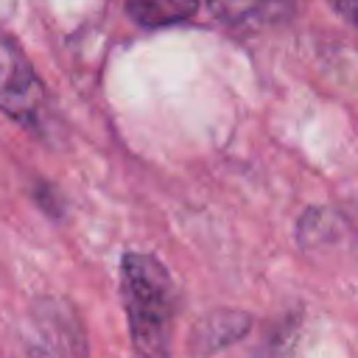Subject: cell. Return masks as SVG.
I'll use <instances>...</instances> for the list:
<instances>
[{"label": "cell", "mask_w": 358, "mask_h": 358, "mask_svg": "<svg viewBox=\"0 0 358 358\" xmlns=\"http://www.w3.org/2000/svg\"><path fill=\"white\" fill-rule=\"evenodd\" d=\"M330 6L350 22L358 28V0H330Z\"/></svg>", "instance_id": "cell-6"}, {"label": "cell", "mask_w": 358, "mask_h": 358, "mask_svg": "<svg viewBox=\"0 0 358 358\" xmlns=\"http://www.w3.org/2000/svg\"><path fill=\"white\" fill-rule=\"evenodd\" d=\"M299 0H207L213 17L232 31L255 34L288 20Z\"/></svg>", "instance_id": "cell-3"}, {"label": "cell", "mask_w": 358, "mask_h": 358, "mask_svg": "<svg viewBox=\"0 0 358 358\" xmlns=\"http://www.w3.org/2000/svg\"><path fill=\"white\" fill-rule=\"evenodd\" d=\"M201 0H129V14L145 28H162L190 20Z\"/></svg>", "instance_id": "cell-5"}, {"label": "cell", "mask_w": 358, "mask_h": 358, "mask_svg": "<svg viewBox=\"0 0 358 358\" xmlns=\"http://www.w3.org/2000/svg\"><path fill=\"white\" fill-rule=\"evenodd\" d=\"M252 327V316L246 310H235V308H218L210 310L207 316H201L193 327H190V355L204 358L213 355L235 341H241Z\"/></svg>", "instance_id": "cell-4"}, {"label": "cell", "mask_w": 358, "mask_h": 358, "mask_svg": "<svg viewBox=\"0 0 358 358\" xmlns=\"http://www.w3.org/2000/svg\"><path fill=\"white\" fill-rule=\"evenodd\" d=\"M120 296L137 355L171 358L176 288L162 260L143 252H126L120 260Z\"/></svg>", "instance_id": "cell-1"}, {"label": "cell", "mask_w": 358, "mask_h": 358, "mask_svg": "<svg viewBox=\"0 0 358 358\" xmlns=\"http://www.w3.org/2000/svg\"><path fill=\"white\" fill-rule=\"evenodd\" d=\"M0 109L25 126H34L45 109V90L34 67L6 39H0Z\"/></svg>", "instance_id": "cell-2"}]
</instances>
